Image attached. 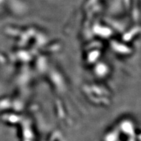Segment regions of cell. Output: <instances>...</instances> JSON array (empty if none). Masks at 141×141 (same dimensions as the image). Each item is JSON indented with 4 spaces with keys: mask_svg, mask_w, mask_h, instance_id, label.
<instances>
[]
</instances>
